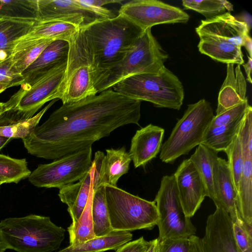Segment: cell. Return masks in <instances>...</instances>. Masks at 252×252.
Returning <instances> with one entry per match:
<instances>
[{"mask_svg": "<svg viewBox=\"0 0 252 252\" xmlns=\"http://www.w3.org/2000/svg\"><path fill=\"white\" fill-rule=\"evenodd\" d=\"M141 101L111 88L80 100L63 104L23 140L28 152L56 159L92 147L117 128L139 125Z\"/></svg>", "mask_w": 252, "mask_h": 252, "instance_id": "obj_1", "label": "cell"}, {"mask_svg": "<svg viewBox=\"0 0 252 252\" xmlns=\"http://www.w3.org/2000/svg\"><path fill=\"white\" fill-rule=\"evenodd\" d=\"M82 28L92 54L93 77L120 62L144 31L120 15Z\"/></svg>", "mask_w": 252, "mask_h": 252, "instance_id": "obj_2", "label": "cell"}, {"mask_svg": "<svg viewBox=\"0 0 252 252\" xmlns=\"http://www.w3.org/2000/svg\"><path fill=\"white\" fill-rule=\"evenodd\" d=\"M195 31L200 39L197 46L201 53L226 64L244 63L242 47L250 36L247 22L226 13L202 20Z\"/></svg>", "mask_w": 252, "mask_h": 252, "instance_id": "obj_3", "label": "cell"}, {"mask_svg": "<svg viewBox=\"0 0 252 252\" xmlns=\"http://www.w3.org/2000/svg\"><path fill=\"white\" fill-rule=\"evenodd\" d=\"M65 230L50 217L31 214L0 221V241L17 252H53L65 238Z\"/></svg>", "mask_w": 252, "mask_h": 252, "instance_id": "obj_4", "label": "cell"}, {"mask_svg": "<svg viewBox=\"0 0 252 252\" xmlns=\"http://www.w3.org/2000/svg\"><path fill=\"white\" fill-rule=\"evenodd\" d=\"M168 58L151 29H146L120 62L93 77L94 87L99 93L131 76L158 73Z\"/></svg>", "mask_w": 252, "mask_h": 252, "instance_id": "obj_5", "label": "cell"}, {"mask_svg": "<svg viewBox=\"0 0 252 252\" xmlns=\"http://www.w3.org/2000/svg\"><path fill=\"white\" fill-rule=\"evenodd\" d=\"M111 89L129 98L150 102L157 107L177 110L184 98L182 83L165 66L158 73L128 77Z\"/></svg>", "mask_w": 252, "mask_h": 252, "instance_id": "obj_6", "label": "cell"}, {"mask_svg": "<svg viewBox=\"0 0 252 252\" xmlns=\"http://www.w3.org/2000/svg\"><path fill=\"white\" fill-rule=\"evenodd\" d=\"M214 117L210 103L205 99L188 105L169 137L162 144L160 159L166 163H172L201 144Z\"/></svg>", "mask_w": 252, "mask_h": 252, "instance_id": "obj_7", "label": "cell"}, {"mask_svg": "<svg viewBox=\"0 0 252 252\" xmlns=\"http://www.w3.org/2000/svg\"><path fill=\"white\" fill-rule=\"evenodd\" d=\"M106 203L113 230L152 229L159 214L154 201L132 194L117 187L105 185Z\"/></svg>", "mask_w": 252, "mask_h": 252, "instance_id": "obj_8", "label": "cell"}, {"mask_svg": "<svg viewBox=\"0 0 252 252\" xmlns=\"http://www.w3.org/2000/svg\"><path fill=\"white\" fill-rule=\"evenodd\" d=\"M68 42L67 65L61 89L63 104L97 94L93 83L92 54L82 27Z\"/></svg>", "mask_w": 252, "mask_h": 252, "instance_id": "obj_9", "label": "cell"}, {"mask_svg": "<svg viewBox=\"0 0 252 252\" xmlns=\"http://www.w3.org/2000/svg\"><path fill=\"white\" fill-rule=\"evenodd\" d=\"M154 201L159 214V241L188 239L195 235L196 228L184 213L174 174L162 177Z\"/></svg>", "mask_w": 252, "mask_h": 252, "instance_id": "obj_10", "label": "cell"}, {"mask_svg": "<svg viewBox=\"0 0 252 252\" xmlns=\"http://www.w3.org/2000/svg\"><path fill=\"white\" fill-rule=\"evenodd\" d=\"M92 163V148L90 147L38 165L28 178L38 188L60 189L79 181L90 171Z\"/></svg>", "mask_w": 252, "mask_h": 252, "instance_id": "obj_11", "label": "cell"}, {"mask_svg": "<svg viewBox=\"0 0 252 252\" xmlns=\"http://www.w3.org/2000/svg\"><path fill=\"white\" fill-rule=\"evenodd\" d=\"M64 60L45 73L26 89L17 105L10 112L11 120L30 118L46 102L61 99L62 86L67 65Z\"/></svg>", "mask_w": 252, "mask_h": 252, "instance_id": "obj_12", "label": "cell"}, {"mask_svg": "<svg viewBox=\"0 0 252 252\" xmlns=\"http://www.w3.org/2000/svg\"><path fill=\"white\" fill-rule=\"evenodd\" d=\"M118 15L145 31L155 25L186 23L189 16L179 7L157 0H132L122 4Z\"/></svg>", "mask_w": 252, "mask_h": 252, "instance_id": "obj_13", "label": "cell"}, {"mask_svg": "<svg viewBox=\"0 0 252 252\" xmlns=\"http://www.w3.org/2000/svg\"><path fill=\"white\" fill-rule=\"evenodd\" d=\"M243 155V165L237 207L242 219L252 225V108L250 106L238 133Z\"/></svg>", "mask_w": 252, "mask_h": 252, "instance_id": "obj_14", "label": "cell"}, {"mask_svg": "<svg viewBox=\"0 0 252 252\" xmlns=\"http://www.w3.org/2000/svg\"><path fill=\"white\" fill-rule=\"evenodd\" d=\"M174 175L184 213L190 218L207 196L205 185L189 158L184 159L180 163Z\"/></svg>", "mask_w": 252, "mask_h": 252, "instance_id": "obj_15", "label": "cell"}, {"mask_svg": "<svg viewBox=\"0 0 252 252\" xmlns=\"http://www.w3.org/2000/svg\"><path fill=\"white\" fill-rule=\"evenodd\" d=\"M106 152V155L101 151L95 153L92 163L93 190L105 185L117 187L118 180L129 169L131 159L124 147Z\"/></svg>", "mask_w": 252, "mask_h": 252, "instance_id": "obj_16", "label": "cell"}, {"mask_svg": "<svg viewBox=\"0 0 252 252\" xmlns=\"http://www.w3.org/2000/svg\"><path fill=\"white\" fill-rule=\"evenodd\" d=\"M201 241L205 252H240L230 216L219 208L208 217Z\"/></svg>", "mask_w": 252, "mask_h": 252, "instance_id": "obj_17", "label": "cell"}, {"mask_svg": "<svg viewBox=\"0 0 252 252\" xmlns=\"http://www.w3.org/2000/svg\"><path fill=\"white\" fill-rule=\"evenodd\" d=\"M37 21H60L83 27L98 19L76 0H37Z\"/></svg>", "mask_w": 252, "mask_h": 252, "instance_id": "obj_18", "label": "cell"}, {"mask_svg": "<svg viewBox=\"0 0 252 252\" xmlns=\"http://www.w3.org/2000/svg\"><path fill=\"white\" fill-rule=\"evenodd\" d=\"M164 129L149 124L137 130L131 140L129 154L135 168L145 165L160 151Z\"/></svg>", "mask_w": 252, "mask_h": 252, "instance_id": "obj_19", "label": "cell"}, {"mask_svg": "<svg viewBox=\"0 0 252 252\" xmlns=\"http://www.w3.org/2000/svg\"><path fill=\"white\" fill-rule=\"evenodd\" d=\"M68 42L62 40L51 42L21 75L24 82L21 86H30L41 76L67 59Z\"/></svg>", "mask_w": 252, "mask_h": 252, "instance_id": "obj_20", "label": "cell"}, {"mask_svg": "<svg viewBox=\"0 0 252 252\" xmlns=\"http://www.w3.org/2000/svg\"><path fill=\"white\" fill-rule=\"evenodd\" d=\"M228 63L226 76L220 89L216 115L241 103L246 97L247 83L240 65Z\"/></svg>", "mask_w": 252, "mask_h": 252, "instance_id": "obj_21", "label": "cell"}, {"mask_svg": "<svg viewBox=\"0 0 252 252\" xmlns=\"http://www.w3.org/2000/svg\"><path fill=\"white\" fill-rule=\"evenodd\" d=\"M216 208L226 212L229 216L235 214L237 207V192L234 185L227 161L218 157L214 173Z\"/></svg>", "mask_w": 252, "mask_h": 252, "instance_id": "obj_22", "label": "cell"}, {"mask_svg": "<svg viewBox=\"0 0 252 252\" xmlns=\"http://www.w3.org/2000/svg\"><path fill=\"white\" fill-rule=\"evenodd\" d=\"M92 186L91 167L90 171L76 183L59 189V197L63 203L67 205L72 223L77 221L81 216L88 200Z\"/></svg>", "mask_w": 252, "mask_h": 252, "instance_id": "obj_23", "label": "cell"}, {"mask_svg": "<svg viewBox=\"0 0 252 252\" xmlns=\"http://www.w3.org/2000/svg\"><path fill=\"white\" fill-rule=\"evenodd\" d=\"M79 28L72 24L63 22L36 20L30 31L14 44L41 39L62 40L68 42Z\"/></svg>", "mask_w": 252, "mask_h": 252, "instance_id": "obj_24", "label": "cell"}, {"mask_svg": "<svg viewBox=\"0 0 252 252\" xmlns=\"http://www.w3.org/2000/svg\"><path fill=\"white\" fill-rule=\"evenodd\" d=\"M35 21L24 18L0 19V60L11 57L14 43L30 31Z\"/></svg>", "mask_w": 252, "mask_h": 252, "instance_id": "obj_25", "label": "cell"}, {"mask_svg": "<svg viewBox=\"0 0 252 252\" xmlns=\"http://www.w3.org/2000/svg\"><path fill=\"white\" fill-rule=\"evenodd\" d=\"M218 152L200 144L189 158L198 171L205 185L207 196L213 202L215 200L214 186L215 168Z\"/></svg>", "mask_w": 252, "mask_h": 252, "instance_id": "obj_26", "label": "cell"}, {"mask_svg": "<svg viewBox=\"0 0 252 252\" xmlns=\"http://www.w3.org/2000/svg\"><path fill=\"white\" fill-rule=\"evenodd\" d=\"M132 234L130 231L113 230L109 234L91 239L77 246H70L58 252H104L116 251L130 241Z\"/></svg>", "mask_w": 252, "mask_h": 252, "instance_id": "obj_27", "label": "cell"}, {"mask_svg": "<svg viewBox=\"0 0 252 252\" xmlns=\"http://www.w3.org/2000/svg\"><path fill=\"white\" fill-rule=\"evenodd\" d=\"M53 40L41 39L15 43L11 55V70L21 75Z\"/></svg>", "mask_w": 252, "mask_h": 252, "instance_id": "obj_28", "label": "cell"}, {"mask_svg": "<svg viewBox=\"0 0 252 252\" xmlns=\"http://www.w3.org/2000/svg\"><path fill=\"white\" fill-rule=\"evenodd\" d=\"M57 100H52L35 116L27 119L9 120L3 116V113L0 116V136L11 139L19 138L22 139L29 136L37 126L44 113Z\"/></svg>", "mask_w": 252, "mask_h": 252, "instance_id": "obj_29", "label": "cell"}, {"mask_svg": "<svg viewBox=\"0 0 252 252\" xmlns=\"http://www.w3.org/2000/svg\"><path fill=\"white\" fill-rule=\"evenodd\" d=\"M245 114L231 123L209 128L201 144L218 152H224L238 135Z\"/></svg>", "mask_w": 252, "mask_h": 252, "instance_id": "obj_30", "label": "cell"}, {"mask_svg": "<svg viewBox=\"0 0 252 252\" xmlns=\"http://www.w3.org/2000/svg\"><path fill=\"white\" fill-rule=\"evenodd\" d=\"M91 212L94 231L96 237L106 235L113 231L106 203L104 185L93 190Z\"/></svg>", "mask_w": 252, "mask_h": 252, "instance_id": "obj_31", "label": "cell"}, {"mask_svg": "<svg viewBox=\"0 0 252 252\" xmlns=\"http://www.w3.org/2000/svg\"><path fill=\"white\" fill-rule=\"evenodd\" d=\"M93 187L91 189L86 205L77 221L67 227L70 246H77L96 237L94 231L91 206Z\"/></svg>", "mask_w": 252, "mask_h": 252, "instance_id": "obj_32", "label": "cell"}, {"mask_svg": "<svg viewBox=\"0 0 252 252\" xmlns=\"http://www.w3.org/2000/svg\"><path fill=\"white\" fill-rule=\"evenodd\" d=\"M5 18L37 20V0H0V19Z\"/></svg>", "mask_w": 252, "mask_h": 252, "instance_id": "obj_33", "label": "cell"}, {"mask_svg": "<svg viewBox=\"0 0 252 252\" xmlns=\"http://www.w3.org/2000/svg\"><path fill=\"white\" fill-rule=\"evenodd\" d=\"M31 172L25 158H15L0 154V179L5 184H17L28 178Z\"/></svg>", "mask_w": 252, "mask_h": 252, "instance_id": "obj_34", "label": "cell"}, {"mask_svg": "<svg viewBox=\"0 0 252 252\" xmlns=\"http://www.w3.org/2000/svg\"><path fill=\"white\" fill-rule=\"evenodd\" d=\"M182 4L187 9L195 11L209 19L230 13L233 5L226 0H183Z\"/></svg>", "mask_w": 252, "mask_h": 252, "instance_id": "obj_35", "label": "cell"}, {"mask_svg": "<svg viewBox=\"0 0 252 252\" xmlns=\"http://www.w3.org/2000/svg\"><path fill=\"white\" fill-rule=\"evenodd\" d=\"M224 152L227 157V161L237 194L243 165L242 147L238 134Z\"/></svg>", "mask_w": 252, "mask_h": 252, "instance_id": "obj_36", "label": "cell"}, {"mask_svg": "<svg viewBox=\"0 0 252 252\" xmlns=\"http://www.w3.org/2000/svg\"><path fill=\"white\" fill-rule=\"evenodd\" d=\"M230 217L240 252H252V225L242 219L238 211Z\"/></svg>", "mask_w": 252, "mask_h": 252, "instance_id": "obj_37", "label": "cell"}, {"mask_svg": "<svg viewBox=\"0 0 252 252\" xmlns=\"http://www.w3.org/2000/svg\"><path fill=\"white\" fill-rule=\"evenodd\" d=\"M250 105L247 98L241 103L215 116L209 128L231 123L244 116Z\"/></svg>", "mask_w": 252, "mask_h": 252, "instance_id": "obj_38", "label": "cell"}, {"mask_svg": "<svg viewBox=\"0 0 252 252\" xmlns=\"http://www.w3.org/2000/svg\"><path fill=\"white\" fill-rule=\"evenodd\" d=\"M24 79L20 74L14 73L11 69V58L0 63V83L10 85L12 87L21 86Z\"/></svg>", "mask_w": 252, "mask_h": 252, "instance_id": "obj_39", "label": "cell"}, {"mask_svg": "<svg viewBox=\"0 0 252 252\" xmlns=\"http://www.w3.org/2000/svg\"><path fill=\"white\" fill-rule=\"evenodd\" d=\"M158 252H190L189 239H167L159 241Z\"/></svg>", "mask_w": 252, "mask_h": 252, "instance_id": "obj_40", "label": "cell"}, {"mask_svg": "<svg viewBox=\"0 0 252 252\" xmlns=\"http://www.w3.org/2000/svg\"><path fill=\"white\" fill-rule=\"evenodd\" d=\"M84 10L94 15L98 19H110L116 15L111 10L93 3L91 0H76Z\"/></svg>", "mask_w": 252, "mask_h": 252, "instance_id": "obj_41", "label": "cell"}, {"mask_svg": "<svg viewBox=\"0 0 252 252\" xmlns=\"http://www.w3.org/2000/svg\"><path fill=\"white\" fill-rule=\"evenodd\" d=\"M148 245L149 241L142 236L135 240L126 243L116 252H146Z\"/></svg>", "mask_w": 252, "mask_h": 252, "instance_id": "obj_42", "label": "cell"}, {"mask_svg": "<svg viewBox=\"0 0 252 252\" xmlns=\"http://www.w3.org/2000/svg\"><path fill=\"white\" fill-rule=\"evenodd\" d=\"M190 242V252H205L201 238L194 235L189 238Z\"/></svg>", "mask_w": 252, "mask_h": 252, "instance_id": "obj_43", "label": "cell"}, {"mask_svg": "<svg viewBox=\"0 0 252 252\" xmlns=\"http://www.w3.org/2000/svg\"><path fill=\"white\" fill-rule=\"evenodd\" d=\"M248 62L242 64L244 67L245 72L247 75V80L250 83H252V79H251V72H252V58L248 57Z\"/></svg>", "mask_w": 252, "mask_h": 252, "instance_id": "obj_44", "label": "cell"}, {"mask_svg": "<svg viewBox=\"0 0 252 252\" xmlns=\"http://www.w3.org/2000/svg\"><path fill=\"white\" fill-rule=\"evenodd\" d=\"M158 238L149 241V245L146 252H158Z\"/></svg>", "mask_w": 252, "mask_h": 252, "instance_id": "obj_45", "label": "cell"}, {"mask_svg": "<svg viewBox=\"0 0 252 252\" xmlns=\"http://www.w3.org/2000/svg\"><path fill=\"white\" fill-rule=\"evenodd\" d=\"M244 47L247 50L248 54L249 55V57L252 58V38L250 36L247 40H246L245 44L244 45Z\"/></svg>", "mask_w": 252, "mask_h": 252, "instance_id": "obj_46", "label": "cell"}, {"mask_svg": "<svg viewBox=\"0 0 252 252\" xmlns=\"http://www.w3.org/2000/svg\"><path fill=\"white\" fill-rule=\"evenodd\" d=\"M11 138H8L0 136V151L8 143L11 141Z\"/></svg>", "mask_w": 252, "mask_h": 252, "instance_id": "obj_47", "label": "cell"}, {"mask_svg": "<svg viewBox=\"0 0 252 252\" xmlns=\"http://www.w3.org/2000/svg\"><path fill=\"white\" fill-rule=\"evenodd\" d=\"M12 87L10 85L4 83H0V94L6 89Z\"/></svg>", "mask_w": 252, "mask_h": 252, "instance_id": "obj_48", "label": "cell"}, {"mask_svg": "<svg viewBox=\"0 0 252 252\" xmlns=\"http://www.w3.org/2000/svg\"><path fill=\"white\" fill-rule=\"evenodd\" d=\"M7 250L5 246L0 241V252H4Z\"/></svg>", "mask_w": 252, "mask_h": 252, "instance_id": "obj_49", "label": "cell"}, {"mask_svg": "<svg viewBox=\"0 0 252 252\" xmlns=\"http://www.w3.org/2000/svg\"><path fill=\"white\" fill-rule=\"evenodd\" d=\"M3 184H5V182L0 179V186Z\"/></svg>", "mask_w": 252, "mask_h": 252, "instance_id": "obj_50", "label": "cell"}]
</instances>
